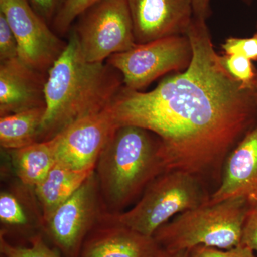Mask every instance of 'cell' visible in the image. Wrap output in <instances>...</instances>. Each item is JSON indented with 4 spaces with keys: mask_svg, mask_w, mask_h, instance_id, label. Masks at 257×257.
Instances as JSON below:
<instances>
[{
    "mask_svg": "<svg viewBox=\"0 0 257 257\" xmlns=\"http://www.w3.org/2000/svg\"><path fill=\"white\" fill-rule=\"evenodd\" d=\"M94 170H75L56 162L45 178L35 187L44 220L67 200Z\"/></svg>",
    "mask_w": 257,
    "mask_h": 257,
    "instance_id": "16",
    "label": "cell"
},
{
    "mask_svg": "<svg viewBox=\"0 0 257 257\" xmlns=\"http://www.w3.org/2000/svg\"><path fill=\"white\" fill-rule=\"evenodd\" d=\"M190 257H256L252 250L242 244L229 249L200 246L190 250Z\"/></svg>",
    "mask_w": 257,
    "mask_h": 257,
    "instance_id": "25",
    "label": "cell"
},
{
    "mask_svg": "<svg viewBox=\"0 0 257 257\" xmlns=\"http://www.w3.org/2000/svg\"><path fill=\"white\" fill-rule=\"evenodd\" d=\"M222 172L221 183L207 204L233 198L257 199V124L233 149Z\"/></svg>",
    "mask_w": 257,
    "mask_h": 257,
    "instance_id": "13",
    "label": "cell"
},
{
    "mask_svg": "<svg viewBox=\"0 0 257 257\" xmlns=\"http://www.w3.org/2000/svg\"><path fill=\"white\" fill-rule=\"evenodd\" d=\"M106 214L95 172L45 221L43 232L67 257H79L91 231Z\"/></svg>",
    "mask_w": 257,
    "mask_h": 257,
    "instance_id": "8",
    "label": "cell"
},
{
    "mask_svg": "<svg viewBox=\"0 0 257 257\" xmlns=\"http://www.w3.org/2000/svg\"><path fill=\"white\" fill-rule=\"evenodd\" d=\"M71 30L88 62H105L137 45L126 0H98L79 15Z\"/></svg>",
    "mask_w": 257,
    "mask_h": 257,
    "instance_id": "6",
    "label": "cell"
},
{
    "mask_svg": "<svg viewBox=\"0 0 257 257\" xmlns=\"http://www.w3.org/2000/svg\"><path fill=\"white\" fill-rule=\"evenodd\" d=\"M19 57L18 42L4 15L0 13V62Z\"/></svg>",
    "mask_w": 257,
    "mask_h": 257,
    "instance_id": "24",
    "label": "cell"
},
{
    "mask_svg": "<svg viewBox=\"0 0 257 257\" xmlns=\"http://www.w3.org/2000/svg\"><path fill=\"white\" fill-rule=\"evenodd\" d=\"M166 171L155 134L132 125L118 126L94 169L106 213L124 211Z\"/></svg>",
    "mask_w": 257,
    "mask_h": 257,
    "instance_id": "3",
    "label": "cell"
},
{
    "mask_svg": "<svg viewBox=\"0 0 257 257\" xmlns=\"http://www.w3.org/2000/svg\"><path fill=\"white\" fill-rule=\"evenodd\" d=\"M98 0H65L55 17L52 28L58 35L69 33L72 25L84 10Z\"/></svg>",
    "mask_w": 257,
    "mask_h": 257,
    "instance_id": "20",
    "label": "cell"
},
{
    "mask_svg": "<svg viewBox=\"0 0 257 257\" xmlns=\"http://www.w3.org/2000/svg\"><path fill=\"white\" fill-rule=\"evenodd\" d=\"M137 44L186 35L194 19L192 0H126Z\"/></svg>",
    "mask_w": 257,
    "mask_h": 257,
    "instance_id": "11",
    "label": "cell"
},
{
    "mask_svg": "<svg viewBox=\"0 0 257 257\" xmlns=\"http://www.w3.org/2000/svg\"><path fill=\"white\" fill-rule=\"evenodd\" d=\"M209 197L202 179L187 172L166 171L149 184L134 207L109 214L120 224L153 236L172 217L207 204Z\"/></svg>",
    "mask_w": 257,
    "mask_h": 257,
    "instance_id": "5",
    "label": "cell"
},
{
    "mask_svg": "<svg viewBox=\"0 0 257 257\" xmlns=\"http://www.w3.org/2000/svg\"><path fill=\"white\" fill-rule=\"evenodd\" d=\"M221 61L228 72L245 89H253L257 70L252 62L239 55L221 56Z\"/></svg>",
    "mask_w": 257,
    "mask_h": 257,
    "instance_id": "21",
    "label": "cell"
},
{
    "mask_svg": "<svg viewBox=\"0 0 257 257\" xmlns=\"http://www.w3.org/2000/svg\"><path fill=\"white\" fill-rule=\"evenodd\" d=\"M30 246H15L0 234V251L5 257H61L47 246L42 234L35 235L29 240Z\"/></svg>",
    "mask_w": 257,
    "mask_h": 257,
    "instance_id": "19",
    "label": "cell"
},
{
    "mask_svg": "<svg viewBox=\"0 0 257 257\" xmlns=\"http://www.w3.org/2000/svg\"><path fill=\"white\" fill-rule=\"evenodd\" d=\"M162 249L153 236L120 224L106 213L87 236L79 257H155Z\"/></svg>",
    "mask_w": 257,
    "mask_h": 257,
    "instance_id": "12",
    "label": "cell"
},
{
    "mask_svg": "<svg viewBox=\"0 0 257 257\" xmlns=\"http://www.w3.org/2000/svg\"><path fill=\"white\" fill-rule=\"evenodd\" d=\"M4 15L18 45L19 58L44 74L58 60L67 45L35 11L28 0H0Z\"/></svg>",
    "mask_w": 257,
    "mask_h": 257,
    "instance_id": "9",
    "label": "cell"
},
{
    "mask_svg": "<svg viewBox=\"0 0 257 257\" xmlns=\"http://www.w3.org/2000/svg\"><path fill=\"white\" fill-rule=\"evenodd\" d=\"M5 151L10 155L16 178L32 187H36L45 178L57 162L52 140Z\"/></svg>",
    "mask_w": 257,
    "mask_h": 257,
    "instance_id": "17",
    "label": "cell"
},
{
    "mask_svg": "<svg viewBox=\"0 0 257 257\" xmlns=\"http://www.w3.org/2000/svg\"><path fill=\"white\" fill-rule=\"evenodd\" d=\"M1 234L29 236L30 240L43 232V214L35 187L26 185L18 178L5 185L0 192Z\"/></svg>",
    "mask_w": 257,
    "mask_h": 257,
    "instance_id": "15",
    "label": "cell"
},
{
    "mask_svg": "<svg viewBox=\"0 0 257 257\" xmlns=\"http://www.w3.org/2000/svg\"><path fill=\"white\" fill-rule=\"evenodd\" d=\"M253 99H254L255 104H256L257 110V74L256 79H255L254 84H253Z\"/></svg>",
    "mask_w": 257,
    "mask_h": 257,
    "instance_id": "29",
    "label": "cell"
},
{
    "mask_svg": "<svg viewBox=\"0 0 257 257\" xmlns=\"http://www.w3.org/2000/svg\"><path fill=\"white\" fill-rule=\"evenodd\" d=\"M47 78L19 57L0 62V116L45 106Z\"/></svg>",
    "mask_w": 257,
    "mask_h": 257,
    "instance_id": "14",
    "label": "cell"
},
{
    "mask_svg": "<svg viewBox=\"0 0 257 257\" xmlns=\"http://www.w3.org/2000/svg\"><path fill=\"white\" fill-rule=\"evenodd\" d=\"M118 127L109 107L76 121L51 139L56 159L75 170H94L98 159Z\"/></svg>",
    "mask_w": 257,
    "mask_h": 257,
    "instance_id": "10",
    "label": "cell"
},
{
    "mask_svg": "<svg viewBox=\"0 0 257 257\" xmlns=\"http://www.w3.org/2000/svg\"><path fill=\"white\" fill-rule=\"evenodd\" d=\"M256 28H257V25H256Z\"/></svg>",
    "mask_w": 257,
    "mask_h": 257,
    "instance_id": "30",
    "label": "cell"
},
{
    "mask_svg": "<svg viewBox=\"0 0 257 257\" xmlns=\"http://www.w3.org/2000/svg\"><path fill=\"white\" fill-rule=\"evenodd\" d=\"M186 35L193 56L185 70L150 92L124 86L109 109L118 126H139L160 139L166 170L217 179L233 149L257 124L253 89L225 68L206 21L194 18Z\"/></svg>",
    "mask_w": 257,
    "mask_h": 257,
    "instance_id": "1",
    "label": "cell"
},
{
    "mask_svg": "<svg viewBox=\"0 0 257 257\" xmlns=\"http://www.w3.org/2000/svg\"><path fill=\"white\" fill-rule=\"evenodd\" d=\"M45 106L0 116V145L15 150L37 143Z\"/></svg>",
    "mask_w": 257,
    "mask_h": 257,
    "instance_id": "18",
    "label": "cell"
},
{
    "mask_svg": "<svg viewBox=\"0 0 257 257\" xmlns=\"http://www.w3.org/2000/svg\"><path fill=\"white\" fill-rule=\"evenodd\" d=\"M32 9L52 28V23L65 0H28Z\"/></svg>",
    "mask_w": 257,
    "mask_h": 257,
    "instance_id": "26",
    "label": "cell"
},
{
    "mask_svg": "<svg viewBox=\"0 0 257 257\" xmlns=\"http://www.w3.org/2000/svg\"><path fill=\"white\" fill-rule=\"evenodd\" d=\"M222 49L226 55H239L257 61V32L252 37H231L225 40Z\"/></svg>",
    "mask_w": 257,
    "mask_h": 257,
    "instance_id": "22",
    "label": "cell"
},
{
    "mask_svg": "<svg viewBox=\"0 0 257 257\" xmlns=\"http://www.w3.org/2000/svg\"><path fill=\"white\" fill-rule=\"evenodd\" d=\"M192 56L189 37L174 35L137 44L130 50L111 56L106 62L119 71L125 87L141 91L165 74L183 72Z\"/></svg>",
    "mask_w": 257,
    "mask_h": 257,
    "instance_id": "7",
    "label": "cell"
},
{
    "mask_svg": "<svg viewBox=\"0 0 257 257\" xmlns=\"http://www.w3.org/2000/svg\"><path fill=\"white\" fill-rule=\"evenodd\" d=\"M257 252V199L248 201L241 232V243Z\"/></svg>",
    "mask_w": 257,
    "mask_h": 257,
    "instance_id": "23",
    "label": "cell"
},
{
    "mask_svg": "<svg viewBox=\"0 0 257 257\" xmlns=\"http://www.w3.org/2000/svg\"><path fill=\"white\" fill-rule=\"evenodd\" d=\"M123 87L122 76L107 62L84 59L70 30L67 47L47 74L38 142L50 140L76 121L104 111Z\"/></svg>",
    "mask_w": 257,
    "mask_h": 257,
    "instance_id": "2",
    "label": "cell"
},
{
    "mask_svg": "<svg viewBox=\"0 0 257 257\" xmlns=\"http://www.w3.org/2000/svg\"><path fill=\"white\" fill-rule=\"evenodd\" d=\"M248 200L233 198L203 204L176 216L153 237L162 249L190 251L197 246L229 249L241 243Z\"/></svg>",
    "mask_w": 257,
    "mask_h": 257,
    "instance_id": "4",
    "label": "cell"
},
{
    "mask_svg": "<svg viewBox=\"0 0 257 257\" xmlns=\"http://www.w3.org/2000/svg\"><path fill=\"white\" fill-rule=\"evenodd\" d=\"M243 3L251 5L253 0H241ZM194 18L197 20L207 21L211 16V0H192Z\"/></svg>",
    "mask_w": 257,
    "mask_h": 257,
    "instance_id": "27",
    "label": "cell"
},
{
    "mask_svg": "<svg viewBox=\"0 0 257 257\" xmlns=\"http://www.w3.org/2000/svg\"><path fill=\"white\" fill-rule=\"evenodd\" d=\"M155 257H190V251H168L162 249Z\"/></svg>",
    "mask_w": 257,
    "mask_h": 257,
    "instance_id": "28",
    "label": "cell"
}]
</instances>
